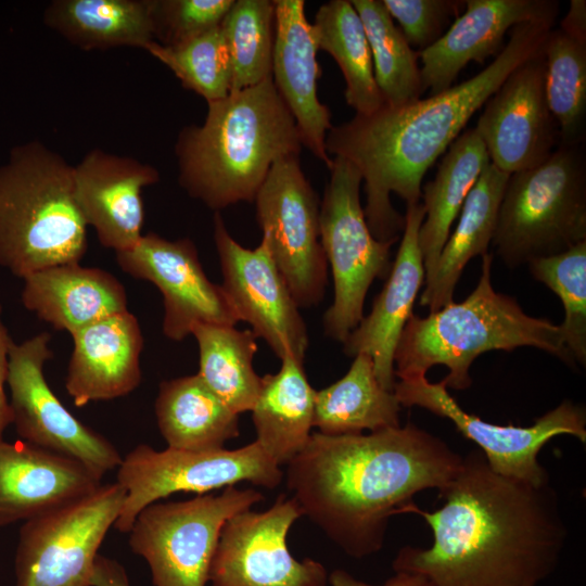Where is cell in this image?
Returning <instances> with one entry per match:
<instances>
[{
    "label": "cell",
    "mask_w": 586,
    "mask_h": 586,
    "mask_svg": "<svg viewBox=\"0 0 586 586\" xmlns=\"http://www.w3.org/2000/svg\"><path fill=\"white\" fill-rule=\"evenodd\" d=\"M214 242L222 275L220 285L240 321L247 322L280 359L290 356L304 364L309 345L306 323L266 239L252 250L242 246L216 212Z\"/></svg>",
    "instance_id": "16"
},
{
    "label": "cell",
    "mask_w": 586,
    "mask_h": 586,
    "mask_svg": "<svg viewBox=\"0 0 586 586\" xmlns=\"http://www.w3.org/2000/svg\"><path fill=\"white\" fill-rule=\"evenodd\" d=\"M263 499L255 488L233 485L218 495L156 501L137 515L129 546L146 561L154 586H206L225 523Z\"/></svg>",
    "instance_id": "9"
},
{
    "label": "cell",
    "mask_w": 586,
    "mask_h": 586,
    "mask_svg": "<svg viewBox=\"0 0 586 586\" xmlns=\"http://www.w3.org/2000/svg\"><path fill=\"white\" fill-rule=\"evenodd\" d=\"M71 335L65 388L77 407L118 398L138 387L144 341L135 315L114 314Z\"/></svg>",
    "instance_id": "24"
},
{
    "label": "cell",
    "mask_w": 586,
    "mask_h": 586,
    "mask_svg": "<svg viewBox=\"0 0 586 586\" xmlns=\"http://www.w3.org/2000/svg\"><path fill=\"white\" fill-rule=\"evenodd\" d=\"M555 24H518L495 60L470 79L426 99L399 106L384 104L369 115L356 114L330 128L326 151L359 170L367 196L364 213L377 240H398L404 230L405 218L393 207L391 193L407 205L420 202L429 168L505 79L542 50Z\"/></svg>",
    "instance_id": "3"
},
{
    "label": "cell",
    "mask_w": 586,
    "mask_h": 586,
    "mask_svg": "<svg viewBox=\"0 0 586 586\" xmlns=\"http://www.w3.org/2000/svg\"><path fill=\"white\" fill-rule=\"evenodd\" d=\"M24 280L23 306L69 334L127 309L125 286L111 272L79 263L51 266Z\"/></svg>",
    "instance_id": "25"
},
{
    "label": "cell",
    "mask_w": 586,
    "mask_h": 586,
    "mask_svg": "<svg viewBox=\"0 0 586 586\" xmlns=\"http://www.w3.org/2000/svg\"><path fill=\"white\" fill-rule=\"evenodd\" d=\"M256 217L271 256L300 308L321 303L328 263L320 240V201L300 155L278 160L256 196Z\"/></svg>",
    "instance_id": "13"
},
{
    "label": "cell",
    "mask_w": 586,
    "mask_h": 586,
    "mask_svg": "<svg viewBox=\"0 0 586 586\" xmlns=\"http://www.w3.org/2000/svg\"><path fill=\"white\" fill-rule=\"evenodd\" d=\"M101 485L80 461L24 441H0V526L27 521Z\"/></svg>",
    "instance_id": "23"
},
{
    "label": "cell",
    "mask_w": 586,
    "mask_h": 586,
    "mask_svg": "<svg viewBox=\"0 0 586 586\" xmlns=\"http://www.w3.org/2000/svg\"><path fill=\"white\" fill-rule=\"evenodd\" d=\"M330 586H432L426 577L418 573L398 571L383 585H370L353 577L347 571L336 569L328 576Z\"/></svg>",
    "instance_id": "42"
},
{
    "label": "cell",
    "mask_w": 586,
    "mask_h": 586,
    "mask_svg": "<svg viewBox=\"0 0 586 586\" xmlns=\"http://www.w3.org/2000/svg\"><path fill=\"white\" fill-rule=\"evenodd\" d=\"M2 305L0 303V441L3 440L5 429L12 423L10 402L5 394V384L9 373V352L14 342L2 321Z\"/></svg>",
    "instance_id": "41"
},
{
    "label": "cell",
    "mask_w": 586,
    "mask_h": 586,
    "mask_svg": "<svg viewBox=\"0 0 586 586\" xmlns=\"http://www.w3.org/2000/svg\"><path fill=\"white\" fill-rule=\"evenodd\" d=\"M115 256L123 271L152 282L162 293L167 339L182 341L198 323L234 327L240 321L222 286L207 278L190 239L168 240L149 232Z\"/></svg>",
    "instance_id": "17"
},
{
    "label": "cell",
    "mask_w": 586,
    "mask_h": 586,
    "mask_svg": "<svg viewBox=\"0 0 586 586\" xmlns=\"http://www.w3.org/2000/svg\"><path fill=\"white\" fill-rule=\"evenodd\" d=\"M275 24L273 1H233L220 23L230 60V91L255 86L272 76Z\"/></svg>",
    "instance_id": "36"
},
{
    "label": "cell",
    "mask_w": 586,
    "mask_h": 586,
    "mask_svg": "<svg viewBox=\"0 0 586 586\" xmlns=\"http://www.w3.org/2000/svg\"><path fill=\"white\" fill-rule=\"evenodd\" d=\"M438 494L440 509L410 502L400 510L422 517L433 543L400 548L395 572L421 574L432 586H538L556 571L568 531L549 482L502 476L473 449Z\"/></svg>",
    "instance_id": "1"
},
{
    "label": "cell",
    "mask_w": 586,
    "mask_h": 586,
    "mask_svg": "<svg viewBox=\"0 0 586 586\" xmlns=\"http://www.w3.org/2000/svg\"><path fill=\"white\" fill-rule=\"evenodd\" d=\"M117 483L24 522L15 555V586H91L98 550L125 500Z\"/></svg>",
    "instance_id": "11"
},
{
    "label": "cell",
    "mask_w": 586,
    "mask_h": 586,
    "mask_svg": "<svg viewBox=\"0 0 586 586\" xmlns=\"http://www.w3.org/2000/svg\"><path fill=\"white\" fill-rule=\"evenodd\" d=\"M87 224L74 192V166L39 141L12 149L0 166V267L21 279L79 263Z\"/></svg>",
    "instance_id": "6"
},
{
    "label": "cell",
    "mask_w": 586,
    "mask_h": 586,
    "mask_svg": "<svg viewBox=\"0 0 586 586\" xmlns=\"http://www.w3.org/2000/svg\"><path fill=\"white\" fill-rule=\"evenodd\" d=\"M160 180L157 169L136 158L93 149L74 166L80 214L106 249H131L142 237L143 188Z\"/></svg>",
    "instance_id": "19"
},
{
    "label": "cell",
    "mask_w": 586,
    "mask_h": 586,
    "mask_svg": "<svg viewBox=\"0 0 586 586\" xmlns=\"http://www.w3.org/2000/svg\"><path fill=\"white\" fill-rule=\"evenodd\" d=\"M489 163L486 148L475 129H467L449 145L435 178L421 187L425 216L419 230V247L424 282L434 272L467 195Z\"/></svg>",
    "instance_id": "28"
},
{
    "label": "cell",
    "mask_w": 586,
    "mask_h": 586,
    "mask_svg": "<svg viewBox=\"0 0 586 586\" xmlns=\"http://www.w3.org/2000/svg\"><path fill=\"white\" fill-rule=\"evenodd\" d=\"M462 456L412 422L368 434L311 433L288 463L285 483L302 514L347 556L380 551L391 517L418 493L443 489Z\"/></svg>",
    "instance_id": "2"
},
{
    "label": "cell",
    "mask_w": 586,
    "mask_h": 586,
    "mask_svg": "<svg viewBox=\"0 0 586 586\" xmlns=\"http://www.w3.org/2000/svg\"><path fill=\"white\" fill-rule=\"evenodd\" d=\"M493 255L482 256L479 282L460 303L451 302L425 317L411 315L394 354L395 378L426 375L436 365L448 369L447 390L471 386L470 368L491 351L511 352L530 346L575 367L559 324L527 315L517 300L497 292L491 281Z\"/></svg>",
    "instance_id": "5"
},
{
    "label": "cell",
    "mask_w": 586,
    "mask_h": 586,
    "mask_svg": "<svg viewBox=\"0 0 586 586\" xmlns=\"http://www.w3.org/2000/svg\"><path fill=\"white\" fill-rule=\"evenodd\" d=\"M146 51L206 102L222 99L231 90L230 60L220 25L177 46L153 42Z\"/></svg>",
    "instance_id": "37"
},
{
    "label": "cell",
    "mask_w": 586,
    "mask_h": 586,
    "mask_svg": "<svg viewBox=\"0 0 586 586\" xmlns=\"http://www.w3.org/2000/svg\"><path fill=\"white\" fill-rule=\"evenodd\" d=\"M318 50L337 63L344 80L346 103L359 115H369L384 105L375 84L372 56L362 22L348 0L323 3L311 24Z\"/></svg>",
    "instance_id": "32"
},
{
    "label": "cell",
    "mask_w": 586,
    "mask_h": 586,
    "mask_svg": "<svg viewBox=\"0 0 586 586\" xmlns=\"http://www.w3.org/2000/svg\"><path fill=\"white\" fill-rule=\"evenodd\" d=\"M320 202V240L331 268L334 297L323 315L327 336L343 343L364 317L366 295L375 279L386 278L391 249L377 240L360 202L362 177L348 161L334 156Z\"/></svg>",
    "instance_id": "8"
},
{
    "label": "cell",
    "mask_w": 586,
    "mask_h": 586,
    "mask_svg": "<svg viewBox=\"0 0 586 586\" xmlns=\"http://www.w3.org/2000/svg\"><path fill=\"white\" fill-rule=\"evenodd\" d=\"M483 106L474 129L491 163L509 175L540 164L560 144L546 98L543 48L519 65Z\"/></svg>",
    "instance_id": "18"
},
{
    "label": "cell",
    "mask_w": 586,
    "mask_h": 586,
    "mask_svg": "<svg viewBox=\"0 0 586 586\" xmlns=\"http://www.w3.org/2000/svg\"><path fill=\"white\" fill-rule=\"evenodd\" d=\"M532 276L557 294L564 319L559 324L565 347L575 364L586 365V241L549 257L531 260Z\"/></svg>",
    "instance_id": "38"
},
{
    "label": "cell",
    "mask_w": 586,
    "mask_h": 586,
    "mask_svg": "<svg viewBox=\"0 0 586 586\" xmlns=\"http://www.w3.org/2000/svg\"><path fill=\"white\" fill-rule=\"evenodd\" d=\"M202 125L186 126L175 154L186 192L218 212L255 196L280 158L300 155L295 120L272 76L207 102Z\"/></svg>",
    "instance_id": "4"
},
{
    "label": "cell",
    "mask_w": 586,
    "mask_h": 586,
    "mask_svg": "<svg viewBox=\"0 0 586 586\" xmlns=\"http://www.w3.org/2000/svg\"><path fill=\"white\" fill-rule=\"evenodd\" d=\"M565 33L578 39L586 40V1L571 0L570 8L560 23Z\"/></svg>",
    "instance_id": "44"
},
{
    "label": "cell",
    "mask_w": 586,
    "mask_h": 586,
    "mask_svg": "<svg viewBox=\"0 0 586 586\" xmlns=\"http://www.w3.org/2000/svg\"><path fill=\"white\" fill-rule=\"evenodd\" d=\"M558 13L559 2L553 0H467L464 11L445 34L418 51L423 90L432 94L447 90L469 62L482 64L496 58L515 25L556 21Z\"/></svg>",
    "instance_id": "20"
},
{
    "label": "cell",
    "mask_w": 586,
    "mask_h": 586,
    "mask_svg": "<svg viewBox=\"0 0 586 586\" xmlns=\"http://www.w3.org/2000/svg\"><path fill=\"white\" fill-rule=\"evenodd\" d=\"M394 394L402 407H420L450 420L459 433L479 446L494 472L535 485L549 482L538 455L551 438L571 435L586 442L585 407L569 399L524 428L498 425L464 411L442 380L432 383L424 374L399 379Z\"/></svg>",
    "instance_id": "12"
},
{
    "label": "cell",
    "mask_w": 586,
    "mask_h": 586,
    "mask_svg": "<svg viewBox=\"0 0 586 586\" xmlns=\"http://www.w3.org/2000/svg\"><path fill=\"white\" fill-rule=\"evenodd\" d=\"M91 586H130L124 566L114 559L98 555L92 570Z\"/></svg>",
    "instance_id": "43"
},
{
    "label": "cell",
    "mask_w": 586,
    "mask_h": 586,
    "mask_svg": "<svg viewBox=\"0 0 586 586\" xmlns=\"http://www.w3.org/2000/svg\"><path fill=\"white\" fill-rule=\"evenodd\" d=\"M316 390L309 384L303 362L281 359L275 374L262 377V387L251 410L256 442L279 466L286 464L307 444Z\"/></svg>",
    "instance_id": "29"
},
{
    "label": "cell",
    "mask_w": 586,
    "mask_h": 586,
    "mask_svg": "<svg viewBox=\"0 0 586 586\" xmlns=\"http://www.w3.org/2000/svg\"><path fill=\"white\" fill-rule=\"evenodd\" d=\"M191 335L199 347L198 375L235 413L251 411L262 387L253 367L257 337L252 330L198 323Z\"/></svg>",
    "instance_id": "33"
},
{
    "label": "cell",
    "mask_w": 586,
    "mask_h": 586,
    "mask_svg": "<svg viewBox=\"0 0 586 586\" xmlns=\"http://www.w3.org/2000/svg\"><path fill=\"white\" fill-rule=\"evenodd\" d=\"M509 176L489 163L467 195L458 225L443 246L433 275L424 282L420 305L430 313L454 302L466 265L488 253Z\"/></svg>",
    "instance_id": "26"
},
{
    "label": "cell",
    "mask_w": 586,
    "mask_h": 586,
    "mask_svg": "<svg viewBox=\"0 0 586 586\" xmlns=\"http://www.w3.org/2000/svg\"><path fill=\"white\" fill-rule=\"evenodd\" d=\"M234 0H150L154 40L170 47L220 25Z\"/></svg>",
    "instance_id": "39"
},
{
    "label": "cell",
    "mask_w": 586,
    "mask_h": 586,
    "mask_svg": "<svg viewBox=\"0 0 586 586\" xmlns=\"http://www.w3.org/2000/svg\"><path fill=\"white\" fill-rule=\"evenodd\" d=\"M393 20L400 25L408 43L419 51L432 46L444 34L451 18L463 12L462 0H382Z\"/></svg>",
    "instance_id": "40"
},
{
    "label": "cell",
    "mask_w": 586,
    "mask_h": 586,
    "mask_svg": "<svg viewBox=\"0 0 586 586\" xmlns=\"http://www.w3.org/2000/svg\"><path fill=\"white\" fill-rule=\"evenodd\" d=\"M302 515L294 498L281 494L264 511L231 517L212 560L209 586H328L321 562L296 560L288 548V533Z\"/></svg>",
    "instance_id": "15"
},
{
    "label": "cell",
    "mask_w": 586,
    "mask_h": 586,
    "mask_svg": "<svg viewBox=\"0 0 586 586\" xmlns=\"http://www.w3.org/2000/svg\"><path fill=\"white\" fill-rule=\"evenodd\" d=\"M273 85L295 120L302 145L330 169L333 161L324 142L332 127L331 113L317 94L318 49L305 15V1L273 0Z\"/></svg>",
    "instance_id": "22"
},
{
    "label": "cell",
    "mask_w": 586,
    "mask_h": 586,
    "mask_svg": "<svg viewBox=\"0 0 586 586\" xmlns=\"http://www.w3.org/2000/svg\"><path fill=\"white\" fill-rule=\"evenodd\" d=\"M44 24L81 50L135 47L155 42L150 0H53Z\"/></svg>",
    "instance_id": "30"
},
{
    "label": "cell",
    "mask_w": 586,
    "mask_h": 586,
    "mask_svg": "<svg viewBox=\"0 0 586 586\" xmlns=\"http://www.w3.org/2000/svg\"><path fill=\"white\" fill-rule=\"evenodd\" d=\"M50 343L51 334L40 332L11 345L7 384L12 423L24 442L74 458L102 479L119 466L122 456L107 438L74 417L50 388L43 373L53 357Z\"/></svg>",
    "instance_id": "14"
},
{
    "label": "cell",
    "mask_w": 586,
    "mask_h": 586,
    "mask_svg": "<svg viewBox=\"0 0 586 586\" xmlns=\"http://www.w3.org/2000/svg\"><path fill=\"white\" fill-rule=\"evenodd\" d=\"M369 42L373 74L384 104L399 106L424 92L419 54L406 40L382 0H352Z\"/></svg>",
    "instance_id": "34"
},
{
    "label": "cell",
    "mask_w": 586,
    "mask_h": 586,
    "mask_svg": "<svg viewBox=\"0 0 586 586\" xmlns=\"http://www.w3.org/2000/svg\"><path fill=\"white\" fill-rule=\"evenodd\" d=\"M425 211L421 202L408 204L399 249L386 281L373 301L370 313L348 334L345 355L371 356L379 383L394 392L396 378L394 354L400 334L412 315L413 304L424 284V268L419 247V230Z\"/></svg>",
    "instance_id": "21"
},
{
    "label": "cell",
    "mask_w": 586,
    "mask_h": 586,
    "mask_svg": "<svg viewBox=\"0 0 586 586\" xmlns=\"http://www.w3.org/2000/svg\"><path fill=\"white\" fill-rule=\"evenodd\" d=\"M282 479L280 466L256 441L212 451L156 450L140 444L117 467L116 482L126 496L114 527L129 533L142 509L176 493L203 495L241 482L273 489Z\"/></svg>",
    "instance_id": "10"
},
{
    "label": "cell",
    "mask_w": 586,
    "mask_h": 586,
    "mask_svg": "<svg viewBox=\"0 0 586 586\" xmlns=\"http://www.w3.org/2000/svg\"><path fill=\"white\" fill-rule=\"evenodd\" d=\"M545 91L558 125L560 144L584 142L586 119V40L551 29L543 47Z\"/></svg>",
    "instance_id": "35"
},
{
    "label": "cell",
    "mask_w": 586,
    "mask_h": 586,
    "mask_svg": "<svg viewBox=\"0 0 586 586\" xmlns=\"http://www.w3.org/2000/svg\"><path fill=\"white\" fill-rule=\"evenodd\" d=\"M586 241L583 143L559 144L540 164L509 176L492 245L509 268Z\"/></svg>",
    "instance_id": "7"
},
{
    "label": "cell",
    "mask_w": 586,
    "mask_h": 586,
    "mask_svg": "<svg viewBox=\"0 0 586 586\" xmlns=\"http://www.w3.org/2000/svg\"><path fill=\"white\" fill-rule=\"evenodd\" d=\"M400 407L394 392L379 383L371 356L359 353L345 375L316 391L313 426L330 436L396 428Z\"/></svg>",
    "instance_id": "31"
},
{
    "label": "cell",
    "mask_w": 586,
    "mask_h": 586,
    "mask_svg": "<svg viewBox=\"0 0 586 586\" xmlns=\"http://www.w3.org/2000/svg\"><path fill=\"white\" fill-rule=\"evenodd\" d=\"M154 408L158 430L170 448L219 450L240 434L239 415L198 373L161 382Z\"/></svg>",
    "instance_id": "27"
}]
</instances>
